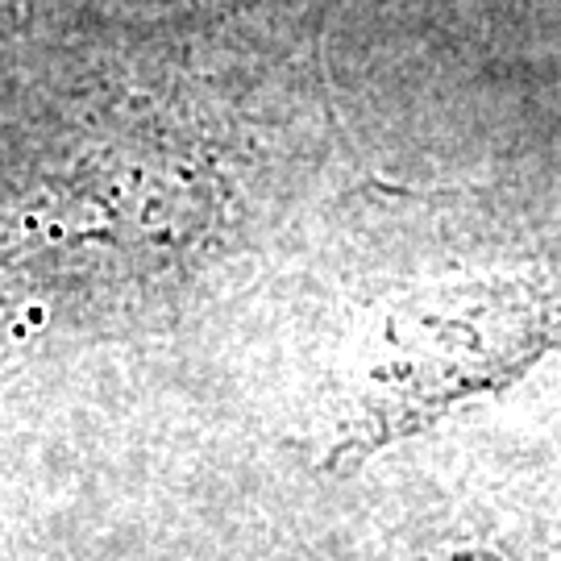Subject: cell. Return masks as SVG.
<instances>
[{
  "label": "cell",
  "instance_id": "cell-2",
  "mask_svg": "<svg viewBox=\"0 0 561 561\" xmlns=\"http://www.w3.org/2000/svg\"><path fill=\"white\" fill-rule=\"evenodd\" d=\"M412 561H503L491 549H454V553H433V558H412Z\"/></svg>",
  "mask_w": 561,
  "mask_h": 561
},
{
  "label": "cell",
  "instance_id": "cell-1",
  "mask_svg": "<svg viewBox=\"0 0 561 561\" xmlns=\"http://www.w3.org/2000/svg\"><path fill=\"white\" fill-rule=\"evenodd\" d=\"M558 345L561 271H482L403 291L362 341L333 461H362L421 433Z\"/></svg>",
  "mask_w": 561,
  "mask_h": 561
}]
</instances>
